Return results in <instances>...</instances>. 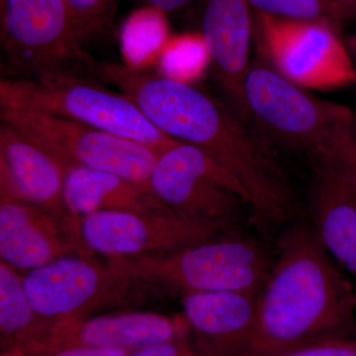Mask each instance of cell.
I'll return each instance as SVG.
<instances>
[{
	"label": "cell",
	"instance_id": "6da1fadb",
	"mask_svg": "<svg viewBox=\"0 0 356 356\" xmlns=\"http://www.w3.org/2000/svg\"><path fill=\"white\" fill-rule=\"evenodd\" d=\"M356 337V291L304 218L281 229L257 296L250 356H276L325 339Z\"/></svg>",
	"mask_w": 356,
	"mask_h": 356
},
{
	"label": "cell",
	"instance_id": "7a4b0ae2",
	"mask_svg": "<svg viewBox=\"0 0 356 356\" xmlns=\"http://www.w3.org/2000/svg\"><path fill=\"white\" fill-rule=\"evenodd\" d=\"M245 97L255 130L269 146L306 159L311 166L343 158L356 116L348 107L310 95L266 60L250 65Z\"/></svg>",
	"mask_w": 356,
	"mask_h": 356
},
{
	"label": "cell",
	"instance_id": "3957f363",
	"mask_svg": "<svg viewBox=\"0 0 356 356\" xmlns=\"http://www.w3.org/2000/svg\"><path fill=\"white\" fill-rule=\"evenodd\" d=\"M106 259L107 264L121 275L182 297L219 291L259 294L274 261L261 241L236 233L170 254Z\"/></svg>",
	"mask_w": 356,
	"mask_h": 356
},
{
	"label": "cell",
	"instance_id": "277c9868",
	"mask_svg": "<svg viewBox=\"0 0 356 356\" xmlns=\"http://www.w3.org/2000/svg\"><path fill=\"white\" fill-rule=\"evenodd\" d=\"M0 108L55 115L135 140L159 153L178 143L154 127L127 96L81 74H51L35 79L2 77Z\"/></svg>",
	"mask_w": 356,
	"mask_h": 356
},
{
	"label": "cell",
	"instance_id": "5b68a950",
	"mask_svg": "<svg viewBox=\"0 0 356 356\" xmlns=\"http://www.w3.org/2000/svg\"><path fill=\"white\" fill-rule=\"evenodd\" d=\"M90 42L65 0H0V43L6 77L86 76Z\"/></svg>",
	"mask_w": 356,
	"mask_h": 356
},
{
	"label": "cell",
	"instance_id": "8992f818",
	"mask_svg": "<svg viewBox=\"0 0 356 356\" xmlns=\"http://www.w3.org/2000/svg\"><path fill=\"white\" fill-rule=\"evenodd\" d=\"M152 193L177 214L236 233L247 196L235 178L209 154L178 142L161 152L149 178Z\"/></svg>",
	"mask_w": 356,
	"mask_h": 356
},
{
	"label": "cell",
	"instance_id": "52a82bcc",
	"mask_svg": "<svg viewBox=\"0 0 356 356\" xmlns=\"http://www.w3.org/2000/svg\"><path fill=\"white\" fill-rule=\"evenodd\" d=\"M0 121L13 126L65 165L114 173L149 187L158 151L55 115L23 108H0Z\"/></svg>",
	"mask_w": 356,
	"mask_h": 356
},
{
	"label": "cell",
	"instance_id": "ba28073f",
	"mask_svg": "<svg viewBox=\"0 0 356 356\" xmlns=\"http://www.w3.org/2000/svg\"><path fill=\"white\" fill-rule=\"evenodd\" d=\"M266 62L304 89L332 90L356 86V67L336 27L321 21L257 13Z\"/></svg>",
	"mask_w": 356,
	"mask_h": 356
},
{
	"label": "cell",
	"instance_id": "9c48e42d",
	"mask_svg": "<svg viewBox=\"0 0 356 356\" xmlns=\"http://www.w3.org/2000/svg\"><path fill=\"white\" fill-rule=\"evenodd\" d=\"M23 286L38 317L51 325L91 317L102 309L125 305L140 282L86 255H67L27 271Z\"/></svg>",
	"mask_w": 356,
	"mask_h": 356
},
{
	"label": "cell",
	"instance_id": "30bf717a",
	"mask_svg": "<svg viewBox=\"0 0 356 356\" xmlns=\"http://www.w3.org/2000/svg\"><path fill=\"white\" fill-rule=\"evenodd\" d=\"M79 233L89 252L106 257L170 254L229 234L168 207L154 212L99 211L81 218Z\"/></svg>",
	"mask_w": 356,
	"mask_h": 356
},
{
	"label": "cell",
	"instance_id": "8fae6325",
	"mask_svg": "<svg viewBox=\"0 0 356 356\" xmlns=\"http://www.w3.org/2000/svg\"><path fill=\"white\" fill-rule=\"evenodd\" d=\"M65 165L18 129L0 121L1 199L37 206L81 240L64 198Z\"/></svg>",
	"mask_w": 356,
	"mask_h": 356
},
{
	"label": "cell",
	"instance_id": "7c38bea8",
	"mask_svg": "<svg viewBox=\"0 0 356 356\" xmlns=\"http://www.w3.org/2000/svg\"><path fill=\"white\" fill-rule=\"evenodd\" d=\"M191 336L186 321L147 311L102 314L49 325L31 356L72 346L136 350Z\"/></svg>",
	"mask_w": 356,
	"mask_h": 356
},
{
	"label": "cell",
	"instance_id": "4fadbf2b",
	"mask_svg": "<svg viewBox=\"0 0 356 356\" xmlns=\"http://www.w3.org/2000/svg\"><path fill=\"white\" fill-rule=\"evenodd\" d=\"M312 170L307 220L327 252L356 278V168L339 158Z\"/></svg>",
	"mask_w": 356,
	"mask_h": 356
},
{
	"label": "cell",
	"instance_id": "5bb4252c",
	"mask_svg": "<svg viewBox=\"0 0 356 356\" xmlns=\"http://www.w3.org/2000/svg\"><path fill=\"white\" fill-rule=\"evenodd\" d=\"M225 103L252 125L245 97L252 38L245 0H206L201 32Z\"/></svg>",
	"mask_w": 356,
	"mask_h": 356
},
{
	"label": "cell",
	"instance_id": "9a60e30c",
	"mask_svg": "<svg viewBox=\"0 0 356 356\" xmlns=\"http://www.w3.org/2000/svg\"><path fill=\"white\" fill-rule=\"evenodd\" d=\"M257 296L243 291L182 297L192 341L203 356H250L257 323Z\"/></svg>",
	"mask_w": 356,
	"mask_h": 356
},
{
	"label": "cell",
	"instance_id": "2e32d148",
	"mask_svg": "<svg viewBox=\"0 0 356 356\" xmlns=\"http://www.w3.org/2000/svg\"><path fill=\"white\" fill-rule=\"evenodd\" d=\"M84 243L48 212L14 199L0 202V257L24 273L67 255H86Z\"/></svg>",
	"mask_w": 356,
	"mask_h": 356
},
{
	"label": "cell",
	"instance_id": "e0dca14e",
	"mask_svg": "<svg viewBox=\"0 0 356 356\" xmlns=\"http://www.w3.org/2000/svg\"><path fill=\"white\" fill-rule=\"evenodd\" d=\"M64 198L67 210L77 220L99 211L154 212L168 207L145 185L74 165H65Z\"/></svg>",
	"mask_w": 356,
	"mask_h": 356
},
{
	"label": "cell",
	"instance_id": "ac0fdd59",
	"mask_svg": "<svg viewBox=\"0 0 356 356\" xmlns=\"http://www.w3.org/2000/svg\"><path fill=\"white\" fill-rule=\"evenodd\" d=\"M46 327V323L38 317L26 294L22 276L1 261L0 334L2 353L31 355Z\"/></svg>",
	"mask_w": 356,
	"mask_h": 356
},
{
	"label": "cell",
	"instance_id": "d6986e66",
	"mask_svg": "<svg viewBox=\"0 0 356 356\" xmlns=\"http://www.w3.org/2000/svg\"><path fill=\"white\" fill-rule=\"evenodd\" d=\"M259 11L290 19L321 21L336 27L355 13L336 0H245Z\"/></svg>",
	"mask_w": 356,
	"mask_h": 356
},
{
	"label": "cell",
	"instance_id": "ffe728a7",
	"mask_svg": "<svg viewBox=\"0 0 356 356\" xmlns=\"http://www.w3.org/2000/svg\"><path fill=\"white\" fill-rule=\"evenodd\" d=\"M170 50V74L177 81L191 83L202 72L204 67L210 63L207 49L201 34L178 38Z\"/></svg>",
	"mask_w": 356,
	"mask_h": 356
},
{
	"label": "cell",
	"instance_id": "44dd1931",
	"mask_svg": "<svg viewBox=\"0 0 356 356\" xmlns=\"http://www.w3.org/2000/svg\"><path fill=\"white\" fill-rule=\"evenodd\" d=\"M65 2L90 41L108 31L113 23L117 0H65Z\"/></svg>",
	"mask_w": 356,
	"mask_h": 356
},
{
	"label": "cell",
	"instance_id": "7402d4cb",
	"mask_svg": "<svg viewBox=\"0 0 356 356\" xmlns=\"http://www.w3.org/2000/svg\"><path fill=\"white\" fill-rule=\"evenodd\" d=\"M276 356H356V337L325 339Z\"/></svg>",
	"mask_w": 356,
	"mask_h": 356
},
{
	"label": "cell",
	"instance_id": "603a6c76",
	"mask_svg": "<svg viewBox=\"0 0 356 356\" xmlns=\"http://www.w3.org/2000/svg\"><path fill=\"white\" fill-rule=\"evenodd\" d=\"M128 356H203L191 336L151 344L133 350Z\"/></svg>",
	"mask_w": 356,
	"mask_h": 356
},
{
	"label": "cell",
	"instance_id": "cb8c5ba5",
	"mask_svg": "<svg viewBox=\"0 0 356 356\" xmlns=\"http://www.w3.org/2000/svg\"><path fill=\"white\" fill-rule=\"evenodd\" d=\"M133 350L119 348H92V346H72L60 348L42 356H128Z\"/></svg>",
	"mask_w": 356,
	"mask_h": 356
},
{
	"label": "cell",
	"instance_id": "d4e9b609",
	"mask_svg": "<svg viewBox=\"0 0 356 356\" xmlns=\"http://www.w3.org/2000/svg\"><path fill=\"white\" fill-rule=\"evenodd\" d=\"M147 7L163 13H173L188 4L191 0H142Z\"/></svg>",
	"mask_w": 356,
	"mask_h": 356
},
{
	"label": "cell",
	"instance_id": "484cf974",
	"mask_svg": "<svg viewBox=\"0 0 356 356\" xmlns=\"http://www.w3.org/2000/svg\"><path fill=\"white\" fill-rule=\"evenodd\" d=\"M343 156L356 168V143L353 137L348 140V144L344 146Z\"/></svg>",
	"mask_w": 356,
	"mask_h": 356
},
{
	"label": "cell",
	"instance_id": "4316f807",
	"mask_svg": "<svg viewBox=\"0 0 356 356\" xmlns=\"http://www.w3.org/2000/svg\"><path fill=\"white\" fill-rule=\"evenodd\" d=\"M339 3L343 4L344 6L350 8L355 15L356 14V0H336Z\"/></svg>",
	"mask_w": 356,
	"mask_h": 356
},
{
	"label": "cell",
	"instance_id": "83f0119b",
	"mask_svg": "<svg viewBox=\"0 0 356 356\" xmlns=\"http://www.w3.org/2000/svg\"><path fill=\"white\" fill-rule=\"evenodd\" d=\"M348 49L350 53L353 54V57L356 58V34L348 39Z\"/></svg>",
	"mask_w": 356,
	"mask_h": 356
},
{
	"label": "cell",
	"instance_id": "f1b7e54d",
	"mask_svg": "<svg viewBox=\"0 0 356 356\" xmlns=\"http://www.w3.org/2000/svg\"><path fill=\"white\" fill-rule=\"evenodd\" d=\"M1 356H25L16 353H2Z\"/></svg>",
	"mask_w": 356,
	"mask_h": 356
},
{
	"label": "cell",
	"instance_id": "f546056e",
	"mask_svg": "<svg viewBox=\"0 0 356 356\" xmlns=\"http://www.w3.org/2000/svg\"><path fill=\"white\" fill-rule=\"evenodd\" d=\"M353 140L356 143V116H355V129H353Z\"/></svg>",
	"mask_w": 356,
	"mask_h": 356
}]
</instances>
